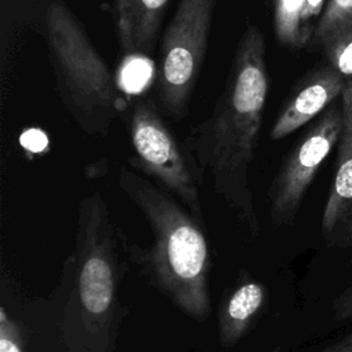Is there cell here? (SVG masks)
Wrapping results in <instances>:
<instances>
[{
	"instance_id": "cell-11",
	"label": "cell",
	"mask_w": 352,
	"mask_h": 352,
	"mask_svg": "<svg viewBox=\"0 0 352 352\" xmlns=\"http://www.w3.org/2000/svg\"><path fill=\"white\" fill-rule=\"evenodd\" d=\"M265 297V287L249 279L224 298L219 308V338L223 346H232L248 333L264 308Z\"/></svg>"
},
{
	"instance_id": "cell-5",
	"label": "cell",
	"mask_w": 352,
	"mask_h": 352,
	"mask_svg": "<svg viewBox=\"0 0 352 352\" xmlns=\"http://www.w3.org/2000/svg\"><path fill=\"white\" fill-rule=\"evenodd\" d=\"M217 0H179L161 44L158 96L172 118L188 111L191 92L198 81L208 48Z\"/></svg>"
},
{
	"instance_id": "cell-12",
	"label": "cell",
	"mask_w": 352,
	"mask_h": 352,
	"mask_svg": "<svg viewBox=\"0 0 352 352\" xmlns=\"http://www.w3.org/2000/svg\"><path fill=\"white\" fill-rule=\"evenodd\" d=\"M322 47L329 63L345 78L352 77V16L340 19L314 37Z\"/></svg>"
},
{
	"instance_id": "cell-1",
	"label": "cell",
	"mask_w": 352,
	"mask_h": 352,
	"mask_svg": "<svg viewBox=\"0 0 352 352\" xmlns=\"http://www.w3.org/2000/svg\"><path fill=\"white\" fill-rule=\"evenodd\" d=\"M268 92L265 40L246 25L234 52L224 88L210 116L191 129L186 143L201 173L212 179L214 192L256 236L258 220L249 186Z\"/></svg>"
},
{
	"instance_id": "cell-3",
	"label": "cell",
	"mask_w": 352,
	"mask_h": 352,
	"mask_svg": "<svg viewBox=\"0 0 352 352\" xmlns=\"http://www.w3.org/2000/svg\"><path fill=\"white\" fill-rule=\"evenodd\" d=\"M45 37L66 109L85 132H106L122 109L124 98L81 23L59 0L47 6Z\"/></svg>"
},
{
	"instance_id": "cell-16",
	"label": "cell",
	"mask_w": 352,
	"mask_h": 352,
	"mask_svg": "<svg viewBox=\"0 0 352 352\" xmlns=\"http://www.w3.org/2000/svg\"><path fill=\"white\" fill-rule=\"evenodd\" d=\"M333 314L337 320L352 319V280L348 286L334 298Z\"/></svg>"
},
{
	"instance_id": "cell-7",
	"label": "cell",
	"mask_w": 352,
	"mask_h": 352,
	"mask_svg": "<svg viewBox=\"0 0 352 352\" xmlns=\"http://www.w3.org/2000/svg\"><path fill=\"white\" fill-rule=\"evenodd\" d=\"M342 124V109L329 107L287 154L268 190L270 219L274 227L294 221L319 168L340 140Z\"/></svg>"
},
{
	"instance_id": "cell-10",
	"label": "cell",
	"mask_w": 352,
	"mask_h": 352,
	"mask_svg": "<svg viewBox=\"0 0 352 352\" xmlns=\"http://www.w3.org/2000/svg\"><path fill=\"white\" fill-rule=\"evenodd\" d=\"M168 1L116 0L113 15L124 55H144L153 50Z\"/></svg>"
},
{
	"instance_id": "cell-6",
	"label": "cell",
	"mask_w": 352,
	"mask_h": 352,
	"mask_svg": "<svg viewBox=\"0 0 352 352\" xmlns=\"http://www.w3.org/2000/svg\"><path fill=\"white\" fill-rule=\"evenodd\" d=\"M129 138L135 153L131 164L177 197L202 223L198 175L192 172L182 147L151 103L140 100L135 104L129 120Z\"/></svg>"
},
{
	"instance_id": "cell-15",
	"label": "cell",
	"mask_w": 352,
	"mask_h": 352,
	"mask_svg": "<svg viewBox=\"0 0 352 352\" xmlns=\"http://www.w3.org/2000/svg\"><path fill=\"white\" fill-rule=\"evenodd\" d=\"M0 352H23L21 331L4 308L0 311Z\"/></svg>"
},
{
	"instance_id": "cell-2",
	"label": "cell",
	"mask_w": 352,
	"mask_h": 352,
	"mask_svg": "<svg viewBox=\"0 0 352 352\" xmlns=\"http://www.w3.org/2000/svg\"><path fill=\"white\" fill-rule=\"evenodd\" d=\"M118 183L153 232L151 246L136 256L146 275L187 316L206 320L212 312L210 249L199 220L133 170L121 169Z\"/></svg>"
},
{
	"instance_id": "cell-9",
	"label": "cell",
	"mask_w": 352,
	"mask_h": 352,
	"mask_svg": "<svg viewBox=\"0 0 352 352\" xmlns=\"http://www.w3.org/2000/svg\"><path fill=\"white\" fill-rule=\"evenodd\" d=\"M346 80L331 65L308 73L287 96L271 126L270 139L280 140L315 118L342 92Z\"/></svg>"
},
{
	"instance_id": "cell-13",
	"label": "cell",
	"mask_w": 352,
	"mask_h": 352,
	"mask_svg": "<svg viewBox=\"0 0 352 352\" xmlns=\"http://www.w3.org/2000/svg\"><path fill=\"white\" fill-rule=\"evenodd\" d=\"M305 0H274V32L283 47L300 50L309 41L302 32V10Z\"/></svg>"
},
{
	"instance_id": "cell-4",
	"label": "cell",
	"mask_w": 352,
	"mask_h": 352,
	"mask_svg": "<svg viewBox=\"0 0 352 352\" xmlns=\"http://www.w3.org/2000/svg\"><path fill=\"white\" fill-rule=\"evenodd\" d=\"M120 279L113 228L102 198L95 194L81 209L74 302L78 323L89 336L107 333Z\"/></svg>"
},
{
	"instance_id": "cell-14",
	"label": "cell",
	"mask_w": 352,
	"mask_h": 352,
	"mask_svg": "<svg viewBox=\"0 0 352 352\" xmlns=\"http://www.w3.org/2000/svg\"><path fill=\"white\" fill-rule=\"evenodd\" d=\"M348 16H352V0H327L315 26L312 38L327 30L340 19Z\"/></svg>"
},
{
	"instance_id": "cell-8",
	"label": "cell",
	"mask_w": 352,
	"mask_h": 352,
	"mask_svg": "<svg viewBox=\"0 0 352 352\" xmlns=\"http://www.w3.org/2000/svg\"><path fill=\"white\" fill-rule=\"evenodd\" d=\"M342 132L338 140L337 170L322 213L323 239L336 248H352V77L341 92Z\"/></svg>"
}]
</instances>
